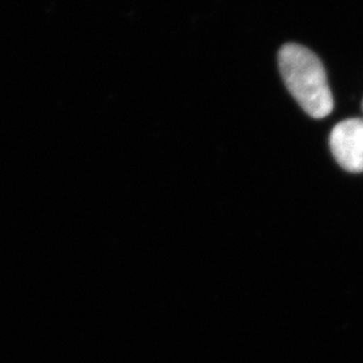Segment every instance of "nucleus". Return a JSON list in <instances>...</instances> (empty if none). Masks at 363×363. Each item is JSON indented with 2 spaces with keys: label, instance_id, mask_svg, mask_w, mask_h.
Listing matches in <instances>:
<instances>
[{
  "label": "nucleus",
  "instance_id": "1",
  "mask_svg": "<svg viewBox=\"0 0 363 363\" xmlns=\"http://www.w3.org/2000/svg\"><path fill=\"white\" fill-rule=\"evenodd\" d=\"M279 66L286 89L306 113L323 118L333 112L334 99L325 66L315 52L298 43H286L279 52Z\"/></svg>",
  "mask_w": 363,
  "mask_h": 363
},
{
  "label": "nucleus",
  "instance_id": "2",
  "mask_svg": "<svg viewBox=\"0 0 363 363\" xmlns=\"http://www.w3.org/2000/svg\"><path fill=\"white\" fill-rule=\"evenodd\" d=\"M330 148L342 169L363 172V118L337 123L330 135Z\"/></svg>",
  "mask_w": 363,
  "mask_h": 363
},
{
  "label": "nucleus",
  "instance_id": "3",
  "mask_svg": "<svg viewBox=\"0 0 363 363\" xmlns=\"http://www.w3.org/2000/svg\"><path fill=\"white\" fill-rule=\"evenodd\" d=\"M362 111H363V101H362Z\"/></svg>",
  "mask_w": 363,
  "mask_h": 363
}]
</instances>
